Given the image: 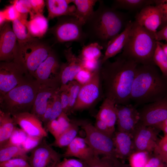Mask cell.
Returning <instances> with one entry per match:
<instances>
[{"label":"cell","mask_w":167,"mask_h":167,"mask_svg":"<svg viewBox=\"0 0 167 167\" xmlns=\"http://www.w3.org/2000/svg\"><path fill=\"white\" fill-rule=\"evenodd\" d=\"M16 125L10 114L0 110V147L9 141Z\"/></svg>","instance_id":"cell-27"},{"label":"cell","mask_w":167,"mask_h":167,"mask_svg":"<svg viewBox=\"0 0 167 167\" xmlns=\"http://www.w3.org/2000/svg\"><path fill=\"white\" fill-rule=\"evenodd\" d=\"M81 86V85L75 80L70 82L66 86L68 91L69 101L68 115L72 112Z\"/></svg>","instance_id":"cell-37"},{"label":"cell","mask_w":167,"mask_h":167,"mask_svg":"<svg viewBox=\"0 0 167 167\" xmlns=\"http://www.w3.org/2000/svg\"><path fill=\"white\" fill-rule=\"evenodd\" d=\"M155 4L154 0H115L113 1L112 7L117 10L122 9L134 11Z\"/></svg>","instance_id":"cell-32"},{"label":"cell","mask_w":167,"mask_h":167,"mask_svg":"<svg viewBox=\"0 0 167 167\" xmlns=\"http://www.w3.org/2000/svg\"><path fill=\"white\" fill-rule=\"evenodd\" d=\"M64 53L66 62L61 64L60 88H64L74 80L77 74L84 68L83 61L73 53L71 47L65 50Z\"/></svg>","instance_id":"cell-17"},{"label":"cell","mask_w":167,"mask_h":167,"mask_svg":"<svg viewBox=\"0 0 167 167\" xmlns=\"http://www.w3.org/2000/svg\"><path fill=\"white\" fill-rule=\"evenodd\" d=\"M62 157L43 138L32 150L28 161L31 167H55Z\"/></svg>","instance_id":"cell-13"},{"label":"cell","mask_w":167,"mask_h":167,"mask_svg":"<svg viewBox=\"0 0 167 167\" xmlns=\"http://www.w3.org/2000/svg\"><path fill=\"white\" fill-rule=\"evenodd\" d=\"M156 4L160 6L162 11L161 23L158 28L161 30L167 26V0H155V4Z\"/></svg>","instance_id":"cell-46"},{"label":"cell","mask_w":167,"mask_h":167,"mask_svg":"<svg viewBox=\"0 0 167 167\" xmlns=\"http://www.w3.org/2000/svg\"><path fill=\"white\" fill-rule=\"evenodd\" d=\"M0 167H31L28 161L15 158L0 163Z\"/></svg>","instance_id":"cell-41"},{"label":"cell","mask_w":167,"mask_h":167,"mask_svg":"<svg viewBox=\"0 0 167 167\" xmlns=\"http://www.w3.org/2000/svg\"><path fill=\"white\" fill-rule=\"evenodd\" d=\"M27 17L21 16L12 22V28L17 38V43H21L33 38L30 35L26 26Z\"/></svg>","instance_id":"cell-31"},{"label":"cell","mask_w":167,"mask_h":167,"mask_svg":"<svg viewBox=\"0 0 167 167\" xmlns=\"http://www.w3.org/2000/svg\"><path fill=\"white\" fill-rule=\"evenodd\" d=\"M157 44L154 32L135 21L122 54L138 64L156 65L153 57Z\"/></svg>","instance_id":"cell-4"},{"label":"cell","mask_w":167,"mask_h":167,"mask_svg":"<svg viewBox=\"0 0 167 167\" xmlns=\"http://www.w3.org/2000/svg\"><path fill=\"white\" fill-rule=\"evenodd\" d=\"M94 126L100 132L112 138L114 133L110 130L104 122L96 118Z\"/></svg>","instance_id":"cell-45"},{"label":"cell","mask_w":167,"mask_h":167,"mask_svg":"<svg viewBox=\"0 0 167 167\" xmlns=\"http://www.w3.org/2000/svg\"><path fill=\"white\" fill-rule=\"evenodd\" d=\"M154 34L157 41L165 40L167 42V26L159 31L155 32Z\"/></svg>","instance_id":"cell-52"},{"label":"cell","mask_w":167,"mask_h":167,"mask_svg":"<svg viewBox=\"0 0 167 167\" xmlns=\"http://www.w3.org/2000/svg\"><path fill=\"white\" fill-rule=\"evenodd\" d=\"M100 67L93 72L90 80L81 85L72 112L89 108L103 95L100 75Z\"/></svg>","instance_id":"cell-12"},{"label":"cell","mask_w":167,"mask_h":167,"mask_svg":"<svg viewBox=\"0 0 167 167\" xmlns=\"http://www.w3.org/2000/svg\"><path fill=\"white\" fill-rule=\"evenodd\" d=\"M11 3L22 15H28V13H33L30 0H14Z\"/></svg>","instance_id":"cell-38"},{"label":"cell","mask_w":167,"mask_h":167,"mask_svg":"<svg viewBox=\"0 0 167 167\" xmlns=\"http://www.w3.org/2000/svg\"><path fill=\"white\" fill-rule=\"evenodd\" d=\"M153 155L160 158L167 166V152L155 149Z\"/></svg>","instance_id":"cell-54"},{"label":"cell","mask_w":167,"mask_h":167,"mask_svg":"<svg viewBox=\"0 0 167 167\" xmlns=\"http://www.w3.org/2000/svg\"><path fill=\"white\" fill-rule=\"evenodd\" d=\"M137 153H135L129 158V165L131 167H144L149 157L144 155V152Z\"/></svg>","instance_id":"cell-40"},{"label":"cell","mask_w":167,"mask_h":167,"mask_svg":"<svg viewBox=\"0 0 167 167\" xmlns=\"http://www.w3.org/2000/svg\"><path fill=\"white\" fill-rule=\"evenodd\" d=\"M46 128L54 137L55 139L58 138L62 133L57 119L49 121Z\"/></svg>","instance_id":"cell-43"},{"label":"cell","mask_w":167,"mask_h":167,"mask_svg":"<svg viewBox=\"0 0 167 167\" xmlns=\"http://www.w3.org/2000/svg\"><path fill=\"white\" fill-rule=\"evenodd\" d=\"M155 149L167 152V134H164V136L159 139Z\"/></svg>","instance_id":"cell-53"},{"label":"cell","mask_w":167,"mask_h":167,"mask_svg":"<svg viewBox=\"0 0 167 167\" xmlns=\"http://www.w3.org/2000/svg\"><path fill=\"white\" fill-rule=\"evenodd\" d=\"M67 147L66 151L62 154V157L74 156L85 162L95 155L84 138L76 137Z\"/></svg>","instance_id":"cell-23"},{"label":"cell","mask_w":167,"mask_h":167,"mask_svg":"<svg viewBox=\"0 0 167 167\" xmlns=\"http://www.w3.org/2000/svg\"><path fill=\"white\" fill-rule=\"evenodd\" d=\"M84 162L88 167H131L129 164L122 162L118 159L114 160L105 156L100 158L95 155Z\"/></svg>","instance_id":"cell-34"},{"label":"cell","mask_w":167,"mask_h":167,"mask_svg":"<svg viewBox=\"0 0 167 167\" xmlns=\"http://www.w3.org/2000/svg\"><path fill=\"white\" fill-rule=\"evenodd\" d=\"M103 49L98 43L91 42L83 45L78 56L82 60H100L103 55L101 51Z\"/></svg>","instance_id":"cell-33"},{"label":"cell","mask_w":167,"mask_h":167,"mask_svg":"<svg viewBox=\"0 0 167 167\" xmlns=\"http://www.w3.org/2000/svg\"><path fill=\"white\" fill-rule=\"evenodd\" d=\"M78 126V122L71 121L69 127L50 145L60 148L67 146L76 137L79 130Z\"/></svg>","instance_id":"cell-30"},{"label":"cell","mask_w":167,"mask_h":167,"mask_svg":"<svg viewBox=\"0 0 167 167\" xmlns=\"http://www.w3.org/2000/svg\"><path fill=\"white\" fill-rule=\"evenodd\" d=\"M112 139L118 159H126L135 153L131 135L117 131L114 132Z\"/></svg>","instance_id":"cell-21"},{"label":"cell","mask_w":167,"mask_h":167,"mask_svg":"<svg viewBox=\"0 0 167 167\" xmlns=\"http://www.w3.org/2000/svg\"><path fill=\"white\" fill-rule=\"evenodd\" d=\"M61 64L57 54L52 50L36 71L35 78L40 85L60 88Z\"/></svg>","instance_id":"cell-10"},{"label":"cell","mask_w":167,"mask_h":167,"mask_svg":"<svg viewBox=\"0 0 167 167\" xmlns=\"http://www.w3.org/2000/svg\"><path fill=\"white\" fill-rule=\"evenodd\" d=\"M62 112L59 90L53 99L52 113L49 121L57 119Z\"/></svg>","instance_id":"cell-39"},{"label":"cell","mask_w":167,"mask_h":167,"mask_svg":"<svg viewBox=\"0 0 167 167\" xmlns=\"http://www.w3.org/2000/svg\"><path fill=\"white\" fill-rule=\"evenodd\" d=\"M35 78L20 64L13 61L0 64V97L29 80Z\"/></svg>","instance_id":"cell-8"},{"label":"cell","mask_w":167,"mask_h":167,"mask_svg":"<svg viewBox=\"0 0 167 167\" xmlns=\"http://www.w3.org/2000/svg\"><path fill=\"white\" fill-rule=\"evenodd\" d=\"M115 102L111 100L104 98L100 109L96 116V118L104 122L110 130L114 133L117 117Z\"/></svg>","instance_id":"cell-25"},{"label":"cell","mask_w":167,"mask_h":167,"mask_svg":"<svg viewBox=\"0 0 167 167\" xmlns=\"http://www.w3.org/2000/svg\"><path fill=\"white\" fill-rule=\"evenodd\" d=\"M167 96V77L155 65L138 64L132 88L131 101L136 107Z\"/></svg>","instance_id":"cell-3"},{"label":"cell","mask_w":167,"mask_h":167,"mask_svg":"<svg viewBox=\"0 0 167 167\" xmlns=\"http://www.w3.org/2000/svg\"><path fill=\"white\" fill-rule=\"evenodd\" d=\"M26 25L32 37L40 38L44 36L48 30V20L43 14H35L30 17Z\"/></svg>","instance_id":"cell-26"},{"label":"cell","mask_w":167,"mask_h":167,"mask_svg":"<svg viewBox=\"0 0 167 167\" xmlns=\"http://www.w3.org/2000/svg\"><path fill=\"white\" fill-rule=\"evenodd\" d=\"M71 0H47L46 3L48 11V20L64 16L75 17L76 7L70 5Z\"/></svg>","instance_id":"cell-24"},{"label":"cell","mask_w":167,"mask_h":167,"mask_svg":"<svg viewBox=\"0 0 167 167\" xmlns=\"http://www.w3.org/2000/svg\"><path fill=\"white\" fill-rule=\"evenodd\" d=\"M139 122L147 126H155L167 118V96L144 105L138 110Z\"/></svg>","instance_id":"cell-14"},{"label":"cell","mask_w":167,"mask_h":167,"mask_svg":"<svg viewBox=\"0 0 167 167\" xmlns=\"http://www.w3.org/2000/svg\"><path fill=\"white\" fill-rule=\"evenodd\" d=\"M144 167H167L158 157L154 155L149 157Z\"/></svg>","instance_id":"cell-49"},{"label":"cell","mask_w":167,"mask_h":167,"mask_svg":"<svg viewBox=\"0 0 167 167\" xmlns=\"http://www.w3.org/2000/svg\"><path fill=\"white\" fill-rule=\"evenodd\" d=\"M93 72L83 68L77 74L74 80L81 85H83L90 80L92 77Z\"/></svg>","instance_id":"cell-42"},{"label":"cell","mask_w":167,"mask_h":167,"mask_svg":"<svg viewBox=\"0 0 167 167\" xmlns=\"http://www.w3.org/2000/svg\"><path fill=\"white\" fill-rule=\"evenodd\" d=\"M32 13L34 14H43L45 2L42 0H30Z\"/></svg>","instance_id":"cell-48"},{"label":"cell","mask_w":167,"mask_h":167,"mask_svg":"<svg viewBox=\"0 0 167 167\" xmlns=\"http://www.w3.org/2000/svg\"><path fill=\"white\" fill-rule=\"evenodd\" d=\"M82 61L83 62L84 68L91 72H94L100 66V60H85Z\"/></svg>","instance_id":"cell-50"},{"label":"cell","mask_w":167,"mask_h":167,"mask_svg":"<svg viewBox=\"0 0 167 167\" xmlns=\"http://www.w3.org/2000/svg\"><path fill=\"white\" fill-rule=\"evenodd\" d=\"M162 18V11L158 4L147 6L135 16V21L139 25L152 32H157L161 25Z\"/></svg>","instance_id":"cell-19"},{"label":"cell","mask_w":167,"mask_h":167,"mask_svg":"<svg viewBox=\"0 0 167 167\" xmlns=\"http://www.w3.org/2000/svg\"><path fill=\"white\" fill-rule=\"evenodd\" d=\"M158 42L161 45L165 53L167 56V42L164 43L161 41H158Z\"/></svg>","instance_id":"cell-55"},{"label":"cell","mask_w":167,"mask_h":167,"mask_svg":"<svg viewBox=\"0 0 167 167\" xmlns=\"http://www.w3.org/2000/svg\"><path fill=\"white\" fill-rule=\"evenodd\" d=\"M22 15L14 5L8 6L0 12V27L6 22H13Z\"/></svg>","instance_id":"cell-36"},{"label":"cell","mask_w":167,"mask_h":167,"mask_svg":"<svg viewBox=\"0 0 167 167\" xmlns=\"http://www.w3.org/2000/svg\"><path fill=\"white\" fill-rule=\"evenodd\" d=\"M161 131L153 126H145L139 122L132 134L135 153H153L159 140Z\"/></svg>","instance_id":"cell-11"},{"label":"cell","mask_w":167,"mask_h":167,"mask_svg":"<svg viewBox=\"0 0 167 167\" xmlns=\"http://www.w3.org/2000/svg\"><path fill=\"white\" fill-rule=\"evenodd\" d=\"M97 0H71L76 7L75 17L84 25L94 11L93 8Z\"/></svg>","instance_id":"cell-29"},{"label":"cell","mask_w":167,"mask_h":167,"mask_svg":"<svg viewBox=\"0 0 167 167\" xmlns=\"http://www.w3.org/2000/svg\"><path fill=\"white\" fill-rule=\"evenodd\" d=\"M132 24V21H129L123 31L109 42L103 57L100 60L101 65L123 50L127 40Z\"/></svg>","instance_id":"cell-22"},{"label":"cell","mask_w":167,"mask_h":167,"mask_svg":"<svg viewBox=\"0 0 167 167\" xmlns=\"http://www.w3.org/2000/svg\"><path fill=\"white\" fill-rule=\"evenodd\" d=\"M40 85L33 78L11 90L0 97V110L11 116L30 112Z\"/></svg>","instance_id":"cell-5"},{"label":"cell","mask_w":167,"mask_h":167,"mask_svg":"<svg viewBox=\"0 0 167 167\" xmlns=\"http://www.w3.org/2000/svg\"><path fill=\"white\" fill-rule=\"evenodd\" d=\"M98 8L83 26L91 42L98 43L106 49L109 42L120 33L126 20V15L99 0Z\"/></svg>","instance_id":"cell-2"},{"label":"cell","mask_w":167,"mask_h":167,"mask_svg":"<svg viewBox=\"0 0 167 167\" xmlns=\"http://www.w3.org/2000/svg\"><path fill=\"white\" fill-rule=\"evenodd\" d=\"M84 25L75 17L64 16L58 18L56 23L50 31L58 42H75L83 45L88 38Z\"/></svg>","instance_id":"cell-7"},{"label":"cell","mask_w":167,"mask_h":167,"mask_svg":"<svg viewBox=\"0 0 167 167\" xmlns=\"http://www.w3.org/2000/svg\"><path fill=\"white\" fill-rule=\"evenodd\" d=\"M27 152L20 146L9 141L0 147V163L15 158H21L28 161Z\"/></svg>","instance_id":"cell-28"},{"label":"cell","mask_w":167,"mask_h":167,"mask_svg":"<svg viewBox=\"0 0 167 167\" xmlns=\"http://www.w3.org/2000/svg\"><path fill=\"white\" fill-rule=\"evenodd\" d=\"M52 50L49 46L37 38H33L24 42L17 43L13 61L21 65L34 78L36 71Z\"/></svg>","instance_id":"cell-6"},{"label":"cell","mask_w":167,"mask_h":167,"mask_svg":"<svg viewBox=\"0 0 167 167\" xmlns=\"http://www.w3.org/2000/svg\"><path fill=\"white\" fill-rule=\"evenodd\" d=\"M115 106L118 131L132 135L139 121V113L137 107L131 104Z\"/></svg>","instance_id":"cell-15"},{"label":"cell","mask_w":167,"mask_h":167,"mask_svg":"<svg viewBox=\"0 0 167 167\" xmlns=\"http://www.w3.org/2000/svg\"><path fill=\"white\" fill-rule=\"evenodd\" d=\"M59 88L40 85L30 113L41 121L48 103L53 99Z\"/></svg>","instance_id":"cell-20"},{"label":"cell","mask_w":167,"mask_h":167,"mask_svg":"<svg viewBox=\"0 0 167 167\" xmlns=\"http://www.w3.org/2000/svg\"><path fill=\"white\" fill-rule=\"evenodd\" d=\"M138 64L122 53L114 61L100 65V75L103 96L116 105L130 104L132 88Z\"/></svg>","instance_id":"cell-1"},{"label":"cell","mask_w":167,"mask_h":167,"mask_svg":"<svg viewBox=\"0 0 167 167\" xmlns=\"http://www.w3.org/2000/svg\"><path fill=\"white\" fill-rule=\"evenodd\" d=\"M67 115L63 112L57 119L62 133L69 127L71 123V121Z\"/></svg>","instance_id":"cell-47"},{"label":"cell","mask_w":167,"mask_h":167,"mask_svg":"<svg viewBox=\"0 0 167 167\" xmlns=\"http://www.w3.org/2000/svg\"><path fill=\"white\" fill-rule=\"evenodd\" d=\"M52 104L53 99L48 103L46 110L41 119V121L44 123L45 128H46L51 115Z\"/></svg>","instance_id":"cell-51"},{"label":"cell","mask_w":167,"mask_h":167,"mask_svg":"<svg viewBox=\"0 0 167 167\" xmlns=\"http://www.w3.org/2000/svg\"><path fill=\"white\" fill-rule=\"evenodd\" d=\"M16 125H18L29 136L43 139L48 136L42 122L30 112H24L11 116Z\"/></svg>","instance_id":"cell-16"},{"label":"cell","mask_w":167,"mask_h":167,"mask_svg":"<svg viewBox=\"0 0 167 167\" xmlns=\"http://www.w3.org/2000/svg\"><path fill=\"white\" fill-rule=\"evenodd\" d=\"M17 47L16 36L11 22H6L1 27L0 34V60L10 62L15 58Z\"/></svg>","instance_id":"cell-18"},{"label":"cell","mask_w":167,"mask_h":167,"mask_svg":"<svg viewBox=\"0 0 167 167\" xmlns=\"http://www.w3.org/2000/svg\"><path fill=\"white\" fill-rule=\"evenodd\" d=\"M78 123L85 132L84 139L86 143L95 155H103L114 160L118 159L112 138L100 132L90 123L84 122Z\"/></svg>","instance_id":"cell-9"},{"label":"cell","mask_w":167,"mask_h":167,"mask_svg":"<svg viewBox=\"0 0 167 167\" xmlns=\"http://www.w3.org/2000/svg\"><path fill=\"white\" fill-rule=\"evenodd\" d=\"M60 101L63 112L68 115L69 105V98L68 91L66 87L59 89Z\"/></svg>","instance_id":"cell-44"},{"label":"cell","mask_w":167,"mask_h":167,"mask_svg":"<svg viewBox=\"0 0 167 167\" xmlns=\"http://www.w3.org/2000/svg\"><path fill=\"white\" fill-rule=\"evenodd\" d=\"M153 60L163 75L167 77V56L158 41L153 55Z\"/></svg>","instance_id":"cell-35"}]
</instances>
